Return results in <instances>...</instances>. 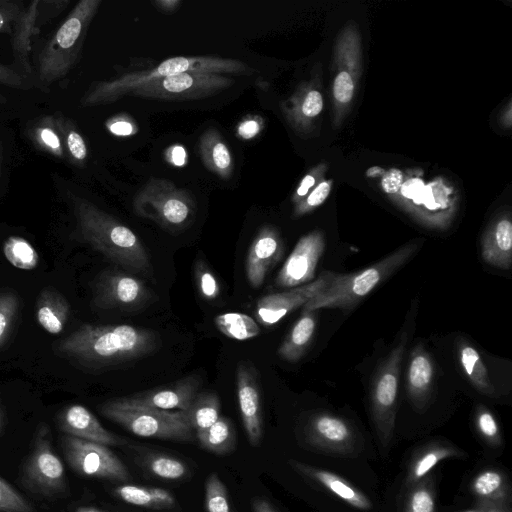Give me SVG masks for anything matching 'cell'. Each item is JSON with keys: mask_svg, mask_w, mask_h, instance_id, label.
Returning <instances> with one entry per match:
<instances>
[{"mask_svg": "<svg viewBox=\"0 0 512 512\" xmlns=\"http://www.w3.org/2000/svg\"><path fill=\"white\" fill-rule=\"evenodd\" d=\"M159 345L158 334L148 329L126 324H85L55 348L62 357L86 366H100L142 357Z\"/></svg>", "mask_w": 512, "mask_h": 512, "instance_id": "1", "label": "cell"}, {"mask_svg": "<svg viewBox=\"0 0 512 512\" xmlns=\"http://www.w3.org/2000/svg\"><path fill=\"white\" fill-rule=\"evenodd\" d=\"M192 72L220 75L250 76L255 73L245 62L217 56H177L160 62L156 67L123 74L117 78L92 84L80 100L83 107L111 104L141 86L169 76Z\"/></svg>", "mask_w": 512, "mask_h": 512, "instance_id": "2", "label": "cell"}, {"mask_svg": "<svg viewBox=\"0 0 512 512\" xmlns=\"http://www.w3.org/2000/svg\"><path fill=\"white\" fill-rule=\"evenodd\" d=\"M72 202L84 242L131 273L151 272L148 252L130 228L84 198L73 196Z\"/></svg>", "mask_w": 512, "mask_h": 512, "instance_id": "3", "label": "cell"}, {"mask_svg": "<svg viewBox=\"0 0 512 512\" xmlns=\"http://www.w3.org/2000/svg\"><path fill=\"white\" fill-rule=\"evenodd\" d=\"M419 247L418 242H410L365 269L350 274L335 273L329 286L309 300L303 310L353 309L374 288L409 261Z\"/></svg>", "mask_w": 512, "mask_h": 512, "instance_id": "4", "label": "cell"}, {"mask_svg": "<svg viewBox=\"0 0 512 512\" xmlns=\"http://www.w3.org/2000/svg\"><path fill=\"white\" fill-rule=\"evenodd\" d=\"M101 0H81L45 44L38 56V80L44 86L65 77L75 65Z\"/></svg>", "mask_w": 512, "mask_h": 512, "instance_id": "5", "label": "cell"}, {"mask_svg": "<svg viewBox=\"0 0 512 512\" xmlns=\"http://www.w3.org/2000/svg\"><path fill=\"white\" fill-rule=\"evenodd\" d=\"M133 210L163 229L180 231L193 222L196 202L188 190L167 179L151 177L135 195Z\"/></svg>", "mask_w": 512, "mask_h": 512, "instance_id": "6", "label": "cell"}, {"mask_svg": "<svg viewBox=\"0 0 512 512\" xmlns=\"http://www.w3.org/2000/svg\"><path fill=\"white\" fill-rule=\"evenodd\" d=\"M100 412L137 436L172 441H192L195 438V432L183 421L179 410L126 406L112 399L102 404Z\"/></svg>", "mask_w": 512, "mask_h": 512, "instance_id": "7", "label": "cell"}, {"mask_svg": "<svg viewBox=\"0 0 512 512\" xmlns=\"http://www.w3.org/2000/svg\"><path fill=\"white\" fill-rule=\"evenodd\" d=\"M407 341V331H404L396 346L381 363L372 383V415L383 445L389 442L394 429L400 367Z\"/></svg>", "mask_w": 512, "mask_h": 512, "instance_id": "8", "label": "cell"}, {"mask_svg": "<svg viewBox=\"0 0 512 512\" xmlns=\"http://www.w3.org/2000/svg\"><path fill=\"white\" fill-rule=\"evenodd\" d=\"M234 83L227 75L185 72L147 83L130 95L155 100H198L217 95Z\"/></svg>", "mask_w": 512, "mask_h": 512, "instance_id": "9", "label": "cell"}, {"mask_svg": "<svg viewBox=\"0 0 512 512\" xmlns=\"http://www.w3.org/2000/svg\"><path fill=\"white\" fill-rule=\"evenodd\" d=\"M22 482L44 496L61 494L67 488L64 465L53 451L50 429L45 423L37 428L33 450L23 467Z\"/></svg>", "mask_w": 512, "mask_h": 512, "instance_id": "10", "label": "cell"}, {"mask_svg": "<svg viewBox=\"0 0 512 512\" xmlns=\"http://www.w3.org/2000/svg\"><path fill=\"white\" fill-rule=\"evenodd\" d=\"M61 445L69 466L78 474L125 482L130 473L118 456L108 446L65 435Z\"/></svg>", "mask_w": 512, "mask_h": 512, "instance_id": "11", "label": "cell"}, {"mask_svg": "<svg viewBox=\"0 0 512 512\" xmlns=\"http://www.w3.org/2000/svg\"><path fill=\"white\" fill-rule=\"evenodd\" d=\"M94 304L104 309L138 311L153 301L150 289L139 278L121 270H107L98 278Z\"/></svg>", "mask_w": 512, "mask_h": 512, "instance_id": "12", "label": "cell"}, {"mask_svg": "<svg viewBox=\"0 0 512 512\" xmlns=\"http://www.w3.org/2000/svg\"><path fill=\"white\" fill-rule=\"evenodd\" d=\"M66 0H35L20 12L16 19L12 32L11 43L15 65L19 72L31 73L29 56L32 51V40L40 29L51 18L58 15L68 5Z\"/></svg>", "mask_w": 512, "mask_h": 512, "instance_id": "13", "label": "cell"}, {"mask_svg": "<svg viewBox=\"0 0 512 512\" xmlns=\"http://www.w3.org/2000/svg\"><path fill=\"white\" fill-rule=\"evenodd\" d=\"M334 274L331 271H323L307 284L263 296L258 300L255 309L258 322L266 327L276 324L290 312L304 306L313 297L323 292L333 280Z\"/></svg>", "mask_w": 512, "mask_h": 512, "instance_id": "14", "label": "cell"}, {"mask_svg": "<svg viewBox=\"0 0 512 512\" xmlns=\"http://www.w3.org/2000/svg\"><path fill=\"white\" fill-rule=\"evenodd\" d=\"M324 247V237L318 231L300 238L280 269L275 285L294 288L313 281Z\"/></svg>", "mask_w": 512, "mask_h": 512, "instance_id": "15", "label": "cell"}, {"mask_svg": "<svg viewBox=\"0 0 512 512\" xmlns=\"http://www.w3.org/2000/svg\"><path fill=\"white\" fill-rule=\"evenodd\" d=\"M201 380L190 375L173 383L114 399L126 406L158 410H185L198 394Z\"/></svg>", "mask_w": 512, "mask_h": 512, "instance_id": "16", "label": "cell"}, {"mask_svg": "<svg viewBox=\"0 0 512 512\" xmlns=\"http://www.w3.org/2000/svg\"><path fill=\"white\" fill-rule=\"evenodd\" d=\"M236 387L242 423L251 446L257 447L263 435L261 389L253 364L241 361L236 368Z\"/></svg>", "mask_w": 512, "mask_h": 512, "instance_id": "17", "label": "cell"}, {"mask_svg": "<svg viewBox=\"0 0 512 512\" xmlns=\"http://www.w3.org/2000/svg\"><path fill=\"white\" fill-rule=\"evenodd\" d=\"M306 437L313 447L342 455L351 454L356 443L351 425L345 419L328 413L316 414L309 420Z\"/></svg>", "mask_w": 512, "mask_h": 512, "instance_id": "18", "label": "cell"}, {"mask_svg": "<svg viewBox=\"0 0 512 512\" xmlns=\"http://www.w3.org/2000/svg\"><path fill=\"white\" fill-rule=\"evenodd\" d=\"M283 253L284 245L278 231L270 225L262 226L251 242L246 258V276L252 287L263 284Z\"/></svg>", "mask_w": 512, "mask_h": 512, "instance_id": "19", "label": "cell"}, {"mask_svg": "<svg viewBox=\"0 0 512 512\" xmlns=\"http://www.w3.org/2000/svg\"><path fill=\"white\" fill-rule=\"evenodd\" d=\"M57 424L66 435L106 446L124 445L126 439L105 429L84 406L73 404L57 416Z\"/></svg>", "mask_w": 512, "mask_h": 512, "instance_id": "20", "label": "cell"}, {"mask_svg": "<svg viewBox=\"0 0 512 512\" xmlns=\"http://www.w3.org/2000/svg\"><path fill=\"white\" fill-rule=\"evenodd\" d=\"M289 464L299 474L322 485L348 505L359 510L372 508V502L365 494L337 474L295 460H290Z\"/></svg>", "mask_w": 512, "mask_h": 512, "instance_id": "21", "label": "cell"}, {"mask_svg": "<svg viewBox=\"0 0 512 512\" xmlns=\"http://www.w3.org/2000/svg\"><path fill=\"white\" fill-rule=\"evenodd\" d=\"M434 367L431 356L419 344L409 358L407 367V392L417 407H422L428 400L433 384Z\"/></svg>", "mask_w": 512, "mask_h": 512, "instance_id": "22", "label": "cell"}, {"mask_svg": "<svg viewBox=\"0 0 512 512\" xmlns=\"http://www.w3.org/2000/svg\"><path fill=\"white\" fill-rule=\"evenodd\" d=\"M198 148L202 163L211 173L224 180L231 178L234 170L233 157L216 128L210 127L202 133Z\"/></svg>", "mask_w": 512, "mask_h": 512, "instance_id": "23", "label": "cell"}, {"mask_svg": "<svg viewBox=\"0 0 512 512\" xmlns=\"http://www.w3.org/2000/svg\"><path fill=\"white\" fill-rule=\"evenodd\" d=\"M481 256L487 264L509 270L512 265V224L502 219L483 238Z\"/></svg>", "mask_w": 512, "mask_h": 512, "instance_id": "24", "label": "cell"}, {"mask_svg": "<svg viewBox=\"0 0 512 512\" xmlns=\"http://www.w3.org/2000/svg\"><path fill=\"white\" fill-rule=\"evenodd\" d=\"M70 306L66 298L57 290L46 287L36 301V319L49 334H59L69 317Z\"/></svg>", "mask_w": 512, "mask_h": 512, "instance_id": "25", "label": "cell"}, {"mask_svg": "<svg viewBox=\"0 0 512 512\" xmlns=\"http://www.w3.org/2000/svg\"><path fill=\"white\" fill-rule=\"evenodd\" d=\"M316 328V312L302 311L278 349V355L290 362L298 361L310 345Z\"/></svg>", "mask_w": 512, "mask_h": 512, "instance_id": "26", "label": "cell"}, {"mask_svg": "<svg viewBox=\"0 0 512 512\" xmlns=\"http://www.w3.org/2000/svg\"><path fill=\"white\" fill-rule=\"evenodd\" d=\"M459 363L473 387L480 393L493 396L495 388L479 352L466 339L457 340Z\"/></svg>", "mask_w": 512, "mask_h": 512, "instance_id": "27", "label": "cell"}, {"mask_svg": "<svg viewBox=\"0 0 512 512\" xmlns=\"http://www.w3.org/2000/svg\"><path fill=\"white\" fill-rule=\"evenodd\" d=\"M219 397L212 392L198 393L185 410H179L183 421L195 432L214 424L220 417Z\"/></svg>", "mask_w": 512, "mask_h": 512, "instance_id": "28", "label": "cell"}, {"mask_svg": "<svg viewBox=\"0 0 512 512\" xmlns=\"http://www.w3.org/2000/svg\"><path fill=\"white\" fill-rule=\"evenodd\" d=\"M200 446L219 456L233 452L237 444V434L232 421L220 416L210 427L195 433Z\"/></svg>", "mask_w": 512, "mask_h": 512, "instance_id": "29", "label": "cell"}, {"mask_svg": "<svg viewBox=\"0 0 512 512\" xmlns=\"http://www.w3.org/2000/svg\"><path fill=\"white\" fill-rule=\"evenodd\" d=\"M114 494L129 504L146 508L168 509L175 505L174 496L160 487L124 484L116 487Z\"/></svg>", "mask_w": 512, "mask_h": 512, "instance_id": "30", "label": "cell"}, {"mask_svg": "<svg viewBox=\"0 0 512 512\" xmlns=\"http://www.w3.org/2000/svg\"><path fill=\"white\" fill-rule=\"evenodd\" d=\"M471 491L478 501L507 503V482L504 475L497 470L480 472L471 483Z\"/></svg>", "mask_w": 512, "mask_h": 512, "instance_id": "31", "label": "cell"}, {"mask_svg": "<svg viewBox=\"0 0 512 512\" xmlns=\"http://www.w3.org/2000/svg\"><path fill=\"white\" fill-rule=\"evenodd\" d=\"M218 330L228 338L244 341L260 334L258 323L249 315L238 312L219 314L214 319Z\"/></svg>", "mask_w": 512, "mask_h": 512, "instance_id": "32", "label": "cell"}, {"mask_svg": "<svg viewBox=\"0 0 512 512\" xmlns=\"http://www.w3.org/2000/svg\"><path fill=\"white\" fill-rule=\"evenodd\" d=\"M53 117L68 158L77 166L84 165L88 156V149L83 136L70 119L60 114Z\"/></svg>", "mask_w": 512, "mask_h": 512, "instance_id": "33", "label": "cell"}, {"mask_svg": "<svg viewBox=\"0 0 512 512\" xmlns=\"http://www.w3.org/2000/svg\"><path fill=\"white\" fill-rule=\"evenodd\" d=\"M30 135L33 143L40 150L59 159L65 157V147L56 128L53 116H46L37 121L31 129Z\"/></svg>", "mask_w": 512, "mask_h": 512, "instance_id": "34", "label": "cell"}, {"mask_svg": "<svg viewBox=\"0 0 512 512\" xmlns=\"http://www.w3.org/2000/svg\"><path fill=\"white\" fill-rule=\"evenodd\" d=\"M7 261L15 268L33 270L39 263V255L30 242L20 236H10L3 244Z\"/></svg>", "mask_w": 512, "mask_h": 512, "instance_id": "35", "label": "cell"}, {"mask_svg": "<svg viewBox=\"0 0 512 512\" xmlns=\"http://www.w3.org/2000/svg\"><path fill=\"white\" fill-rule=\"evenodd\" d=\"M462 455V452L454 447L433 446L426 449L413 462L408 476V483L416 484L442 460Z\"/></svg>", "mask_w": 512, "mask_h": 512, "instance_id": "36", "label": "cell"}, {"mask_svg": "<svg viewBox=\"0 0 512 512\" xmlns=\"http://www.w3.org/2000/svg\"><path fill=\"white\" fill-rule=\"evenodd\" d=\"M143 466L153 475L166 480L182 479L189 473L185 462L166 454L146 455L143 459Z\"/></svg>", "mask_w": 512, "mask_h": 512, "instance_id": "37", "label": "cell"}, {"mask_svg": "<svg viewBox=\"0 0 512 512\" xmlns=\"http://www.w3.org/2000/svg\"><path fill=\"white\" fill-rule=\"evenodd\" d=\"M205 507L207 512H230L227 488L216 473L206 480Z\"/></svg>", "mask_w": 512, "mask_h": 512, "instance_id": "38", "label": "cell"}, {"mask_svg": "<svg viewBox=\"0 0 512 512\" xmlns=\"http://www.w3.org/2000/svg\"><path fill=\"white\" fill-rule=\"evenodd\" d=\"M19 310V298L11 290L0 292V346L6 341Z\"/></svg>", "mask_w": 512, "mask_h": 512, "instance_id": "39", "label": "cell"}, {"mask_svg": "<svg viewBox=\"0 0 512 512\" xmlns=\"http://www.w3.org/2000/svg\"><path fill=\"white\" fill-rule=\"evenodd\" d=\"M405 512H435V496L428 481L416 483L408 495Z\"/></svg>", "mask_w": 512, "mask_h": 512, "instance_id": "40", "label": "cell"}, {"mask_svg": "<svg viewBox=\"0 0 512 512\" xmlns=\"http://www.w3.org/2000/svg\"><path fill=\"white\" fill-rule=\"evenodd\" d=\"M194 276L199 294L203 299L213 301L219 297V283L209 266L202 259L195 262Z\"/></svg>", "mask_w": 512, "mask_h": 512, "instance_id": "41", "label": "cell"}, {"mask_svg": "<svg viewBox=\"0 0 512 512\" xmlns=\"http://www.w3.org/2000/svg\"><path fill=\"white\" fill-rule=\"evenodd\" d=\"M401 194L411 199L414 204H423L428 210L434 211L440 208V205L435 201L429 186H424L422 180L418 178H412L402 184L400 188Z\"/></svg>", "mask_w": 512, "mask_h": 512, "instance_id": "42", "label": "cell"}, {"mask_svg": "<svg viewBox=\"0 0 512 512\" xmlns=\"http://www.w3.org/2000/svg\"><path fill=\"white\" fill-rule=\"evenodd\" d=\"M0 512H36L33 506L0 477Z\"/></svg>", "mask_w": 512, "mask_h": 512, "instance_id": "43", "label": "cell"}, {"mask_svg": "<svg viewBox=\"0 0 512 512\" xmlns=\"http://www.w3.org/2000/svg\"><path fill=\"white\" fill-rule=\"evenodd\" d=\"M476 426L485 440L493 445L501 443L498 423L493 414L484 407H479L476 413Z\"/></svg>", "mask_w": 512, "mask_h": 512, "instance_id": "44", "label": "cell"}, {"mask_svg": "<svg viewBox=\"0 0 512 512\" xmlns=\"http://www.w3.org/2000/svg\"><path fill=\"white\" fill-rule=\"evenodd\" d=\"M105 126L107 130L116 136H131L138 132L135 120L126 113H120L107 119Z\"/></svg>", "mask_w": 512, "mask_h": 512, "instance_id": "45", "label": "cell"}, {"mask_svg": "<svg viewBox=\"0 0 512 512\" xmlns=\"http://www.w3.org/2000/svg\"><path fill=\"white\" fill-rule=\"evenodd\" d=\"M21 11L22 8L16 1H0V33L11 34L13 25Z\"/></svg>", "mask_w": 512, "mask_h": 512, "instance_id": "46", "label": "cell"}, {"mask_svg": "<svg viewBox=\"0 0 512 512\" xmlns=\"http://www.w3.org/2000/svg\"><path fill=\"white\" fill-rule=\"evenodd\" d=\"M354 91V84L352 77L346 71L340 72L333 85V94L337 101L340 103H347L351 100Z\"/></svg>", "mask_w": 512, "mask_h": 512, "instance_id": "47", "label": "cell"}, {"mask_svg": "<svg viewBox=\"0 0 512 512\" xmlns=\"http://www.w3.org/2000/svg\"><path fill=\"white\" fill-rule=\"evenodd\" d=\"M330 192V183L322 182L320 183L305 199V201L296 208L297 214H302L306 212L308 209L317 207L321 205L325 199L328 197Z\"/></svg>", "mask_w": 512, "mask_h": 512, "instance_id": "48", "label": "cell"}, {"mask_svg": "<svg viewBox=\"0 0 512 512\" xmlns=\"http://www.w3.org/2000/svg\"><path fill=\"white\" fill-rule=\"evenodd\" d=\"M263 124L261 117L248 115L239 122L236 129L237 135L242 139H251L262 130Z\"/></svg>", "mask_w": 512, "mask_h": 512, "instance_id": "49", "label": "cell"}, {"mask_svg": "<svg viewBox=\"0 0 512 512\" xmlns=\"http://www.w3.org/2000/svg\"><path fill=\"white\" fill-rule=\"evenodd\" d=\"M323 108V100L320 92L316 90L309 91L300 105V112L303 116L312 118L317 116Z\"/></svg>", "mask_w": 512, "mask_h": 512, "instance_id": "50", "label": "cell"}, {"mask_svg": "<svg viewBox=\"0 0 512 512\" xmlns=\"http://www.w3.org/2000/svg\"><path fill=\"white\" fill-rule=\"evenodd\" d=\"M403 184V174L400 170L392 168L382 175L381 185L384 192L396 193Z\"/></svg>", "mask_w": 512, "mask_h": 512, "instance_id": "51", "label": "cell"}, {"mask_svg": "<svg viewBox=\"0 0 512 512\" xmlns=\"http://www.w3.org/2000/svg\"><path fill=\"white\" fill-rule=\"evenodd\" d=\"M0 84L12 88L23 87V76L12 68L0 63Z\"/></svg>", "mask_w": 512, "mask_h": 512, "instance_id": "52", "label": "cell"}, {"mask_svg": "<svg viewBox=\"0 0 512 512\" xmlns=\"http://www.w3.org/2000/svg\"><path fill=\"white\" fill-rule=\"evenodd\" d=\"M462 512H511L508 503H492L478 501L477 505Z\"/></svg>", "mask_w": 512, "mask_h": 512, "instance_id": "53", "label": "cell"}, {"mask_svg": "<svg viewBox=\"0 0 512 512\" xmlns=\"http://www.w3.org/2000/svg\"><path fill=\"white\" fill-rule=\"evenodd\" d=\"M170 152H167V159L171 164L176 166L183 165L185 163V151L181 146H173L169 148Z\"/></svg>", "mask_w": 512, "mask_h": 512, "instance_id": "54", "label": "cell"}, {"mask_svg": "<svg viewBox=\"0 0 512 512\" xmlns=\"http://www.w3.org/2000/svg\"><path fill=\"white\" fill-rule=\"evenodd\" d=\"M179 0H156L152 4L160 11L165 13L175 12L181 5Z\"/></svg>", "mask_w": 512, "mask_h": 512, "instance_id": "55", "label": "cell"}, {"mask_svg": "<svg viewBox=\"0 0 512 512\" xmlns=\"http://www.w3.org/2000/svg\"><path fill=\"white\" fill-rule=\"evenodd\" d=\"M315 184V178L312 175H306L299 187L296 190V196L297 197H304L308 192L309 189Z\"/></svg>", "mask_w": 512, "mask_h": 512, "instance_id": "56", "label": "cell"}, {"mask_svg": "<svg viewBox=\"0 0 512 512\" xmlns=\"http://www.w3.org/2000/svg\"><path fill=\"white\" fill-rule=\"evenodd\" d=\"M254 512H277L267 501L263 499H254L252 501Z\"/></svg>", "mask_w": 512, "mask_h": 512, "instance_id": "57", "label": "cell"}, {"mask_svg": "<svg viewBox=\"0 0 512 512\" xmlns=\"http://www.w3.org/2000/svg\"><path fill=\"white\" fill-rule=\"evenodd\" d=\"M385 173L384 169L378 166H373L366 171L368 177H377Z\"/></svg>", "mask_w": 512, "mask_h": 512, "instance_id": "58", "label": "cell"}, {"mask_svg": "<svg viewBox=\"0 0 512 512\" xmlns=\"http://www.w3.org/2000/svg\"><path fill=\"white\" fill-rule=\"evenodd\" d=\"M75 512H107L94 507H80Z\"/></svg>", "mask_w": 512, "mask_h": 512, "instance_id": "59", "label": "cell"}, {"mask_svg": "<svg viewBox=\"0 0 512 512\" xmlns=\"http://www.w3.org/2000/svg\"><path fill=\"white\" fill-rule=\"evenodd\" d=\"M2 163H3V144L0 139V173H1V169H2Z\"/></svg>", "mask_w": 512, "mask_h": 512, "instance_id": "60", "label": "cell"}, {"mask_svg": "<svg viewBox=\"0 0 512 512\" xmlns=\"http://www.w3.org/2000/svg\"><path fill=\"white\" fill-rule=\"evenodd\" d=\"M5 101H6L5 97L2 94H0V104L4 103Z\"/></svg>", "mask_w": 512, "mask_h": 512, "instance_id": "61", "label": "cell"}, {"mask_svg": "<svg viewBox=\"0 0 512 512\" xmlns=\"http://www.w3.org/2000/svg\"><path fill=\"white\" fill-rule=\"evenodd\" d=\"M2 427V414H1V411H0V429Z\"/></svg>", "mask_w": 512, "mask_h": 512, "instance_id": "62", "label": "cell"}]
</instances>
